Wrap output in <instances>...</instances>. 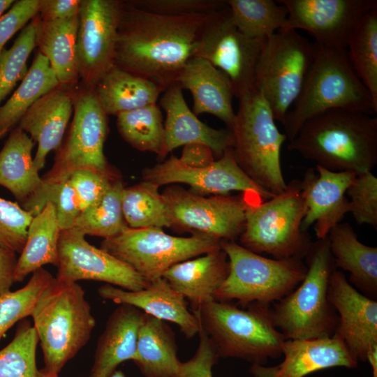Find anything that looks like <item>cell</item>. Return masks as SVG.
<instances>
[{"label": "cell", "instance_id": "1", "mask_svg": "<svg viewBox=\"0 0 377 377\" xmlns=\"http://www.w3.org/2000/svg\"><path fill=\"white\" fill-rule=\"evenodd\" d=\"M214 13L163 15L121 0L114 66L154 82L164 91L195 57Z\"/></svg>", "mask_w": 377, "mask_h": 377}, {"label": "cell", "instance_id": "2", "mask_svg": "<svg viewBox=\"0 0 377 377\" xmlns=\"http://www.w3.org/2000/svg\"><path fill=\"white\" fill-rule=\"evenodd\" d=\"M287 148L331 171L372 172L377 165V117L345 109L325 111L305 121Z\"/></svg>", "mask_w": 377, "mask_h": 377}, {"label": "cell", "instance_id": "3", "mask_svg": "<svg viewBox=\"0 0 377 377\" xmlns=\"http://www.w3.org/2000/svg\"><path fill=\"white\" fill-rule=\"evenodd\" d=\"M313 59L302 89L282 125L292 140L303 124L325 111L345 109L376 114L371 94L357 77L346 50L314 42Z\"/></svg>", "mask_w": 377, "mask_h": 377}, {"label": "cell", "instance_id": "4", "mask_svg": "<svg viewBox=\"0 0 377 377\" xmlns=\"http://www.w3.org/2000/svg\"><path fill=\"white\" fill-rule=\"evenodd\" d=\"M31 316L43 354V369L57 375L87 344L96 325L82 286L57 278L41 293Z\"/></svg>", "mask_w": 377, "mask_h": 377}, {"label": "cell", "instance_id": "5", "mask_svg": "<svg viewBox=\"0 0 377 377\" xmlns=\"http://www.w3.org/2000/svg\"><path fill=\"white\" fill-rule=\"evenodd\" d=\"M246 309L229 301L213 300L193 313L219 357L262 364L282 355L286 340L274 325L269 305L251 303Z\"/></svg>", "mask_w": 377, "mask_h": 377}, {"label": "cell", "instance_id": "6", "mask_svg": "<svg viewBox=\"0 0 377 377\" xmlns=\"http://www.w3.org/2000/svg\"><path fill=\"white\" fill-rule=\"evenodd\" d=\"M304 214L300 179H293L281 193L267 200L247 194L239 244L274 259H303L313 243L309 232L302 228Z\"/></svg>", "mask_w": 377, "mask_h": 377}, {"label": "cell", "instance_id": "7", "mask_svg": "<svg viewBox=\"0 0 377 377\" xmlns=\"http://www.w3.org/2000/svg\"><path fill=\"white\" fill-rule=\"evenodd\" d=\"M305 258L304 279L271 308L274 325L286 340L331 337L338 327V315L328 299L330 279L337 268L327 237L313 242Z\"/></svg>", "mask_w": 377, "mask_h": 377}, {"label": "cell", "instance_id": "8", "mask_svg": "<svg viewBox=\"0 0 377 377\" xmlns=\"http://www.w3.org/2000/svg\"><path fill=\"white\" fill-rule=\"evenodd\" d=\"M230 129L233 151L243 171L258 186L276 195L286 187L281 164V149L287 140L280 132L273 113L255 89L239 98Z\"/></svg>", "mask_w": 377, "mask_h": 377}, {"label": "cell", "instance_id": "9", "mask_svg": "<svg viewBox=\"0 0 377 377\" xmlns=\"http://www.w3.org/2000/svg\"><path fill=\"white\" fill-rule=\"evenodd\" d=\"M220 246L227 255L229 273L215 292V300H235L242 307L253 302L269 305L290 294L307 271L303 259L267 258L235 241L222 240Z\"/></svg>", "mask_w": 377, "mask_h": 377}, {"label": "cell", "instance_id": "10", "mask_svg": "<svg viewBox=\"0 0 377 377\" xmlns=\"http://www.w3.org/2000/svg\"><path fill=\"white\" fill-rule=\"evenodd\" d=\"M313 59V45L297 30L283 28L263 42L253 87L283 123L299 96Z\"/></svg>", "mask_w": 377, "mask_h": 377}, {"label": "cell", "instance_id": "11", "mask_svg": "<svg viewBox=\"0 0 377 377\" xmlns=\"http://www.w3.org/2000/svg\"><path fill=\"white\" fill-rule=\"evenodd\" d=\"M220 242L201 234L181 237L168 235L161 228L127 227L118 235L103 239L101 249L151 281L162 277L175 264L220 249Z\"/></svg>", "mask_w": 377, "mask_h": 377}, {"label": "cell", "instance_id": "12", "mask_svg": "<svg viewBox=\"0 0 377 377\" xmlns=\"http://www.w3.org/2000/svg\"><path fill=\"white\" fill-rule=\"evenodd\" d=\"M108 132V115L94 89L79 83L67 135L55 151L54 163L42 177L43 182L52 184L66 180L73 172L80 170L116 175L103 151Z\"/></svg>", "mask_w": 377, "mask_h": 377}, {"label": "cell", "instance_id": "13", "mask_svg": "<svg viewBox=\"0 0 377 377\" xmlns=\"http://www.w3.org/2000/svg\"><path fill=\"white\" fill-rule=\"evenodd\" d=\"M264 40L242 34L234 24L227 5L207 22L195 57L207 60L225 73L239 99L254 89V71Z\"/></svg>", "mask_w": 377, "mask_h": 377}, {"label": "cell", "instance_id": "14", "mask_svg": "<svg viewBox=\"0 0 377 377\" xmlns=\"http://www.w3.org/2000/svg\"><path fill=\"white\" fill-rule=\"evenodd\" d=\"M161 194L169 208L173 226L220 241L235 242L243 232L246 193L205 197L173 186Z\"/></svg>", "mask_w": 377, "mask_h": 377}, {"label": "cell", "instance_id": "15", "mask_svg": "<svg viewBox=\"0 0 377 377\" xmlns=\"http://www.w3.org/2000/svg\"><path fill=\"white\" fill-rule=\"evenodd\" d=\"M121 0H82L77 35L80 84L94 89L114 66Z\"/></svg>", "mask_w": 377, "mask_h": 377}, {"label": "cell", "instance_id": "16", "mask_svg": "<svg viewBox=\"0 0 377 377\" xmlns=\"http://www.w3.org/2000/svg\"><path fill=\"white\" fill-rule=\"evenodd\" d=\"M143 179L158 186L183 183L191 191L203 195H229L231 191L258 195L267 200L274 195L254 182L239 165L232 147L216 161L202 167L190 166L172 155L168 160L143 170Z\"/></svg>", "mask_w": 377, "mask_h": 377}, {"label": "cell", "instance_id": "17", "mask_svg": "<svg viewBox=\"0 0 377 377\" xmlns=\"http://www.w3.org/2000/svg\"><path fill=\"white\" fill-rule=\"evenodd\" d=\"M84 236L73 228L61 230L57 279L72 282L103 281L130 291L147 286L149 281L127 264L90 244Z\"/></svg>", "mask_w": 377, "mask_h": 377}, {"label": "cell", "instance_id": "18", "mask_svg": "<svg viewBox=\"0 0 377 377\" xmlns=\"http://www.w3.org/2000/svg\"><path fill=\"white\" fill-rule=\"evenodd\" d=\"M288 10L286 28L304 30L315 42L346 50L362 17L377 7L376 0H277Z\"/></svg>", "mask_w": 377, "mask_h": 377}, {"label": "cell", "instance_id": "19", "mask_svg": "<svg viewBox=\"0 0 377 377\" xmlns=\"http://www.w3.org/2000/svg\"><path fill=\"white\" fill-rule=\"evenodd\" d=\"M328 299L339 318L335 332L357 362L366 361L368 352L377 346L376 300L358 291L337 269L330 279Z\"/></svg>", "mask_w": 377, "mask_h": 377}, {"label": "cell", "instance_id": "20", "mask_svg": "<svg viewBox=\"0 0 377 377\" xmlns=\"http://www.w3.org/2000/svg\"><path fill=\"white\" fill-rule=\"evenodd\" d=\"M357 175L350 171L335 172L316 165L309 168L301 180V195L305 214L302 228L313 225L318 239L327 237L330 230L349 213L346 191Z\"/></svg>", "mask_w": 377, "mask_h": 377}, {"label": "cell", "instance_id": "21", "mask_svg": "<svg viewBox=\"0 0 377 377\" xmlns=\"http://www.w3.org/2000/svg\"><path fill=\"white\" fill-rule=\"evenodd\" d=\"M77 86L59 84L38 98L17 126L38 144L34 161L38 170L44 168L48 154L56 151L64 140Z\"/></svg>", "mask_w": 377, "mask_h": 377}, {"label": "cell", "instance_id": "22", "mask_svg": "<svg viewBox=\"0 0 377 377\" xmlns=\"http://www.w3.org/2000/svg\"><path fill=\"white\" fill-rule=\"evenodd\" d=\"M163 92L160 103L166 113L165 156L179 147L198 144L207 146L220 158L227 149L233 147L231 131L213 128L202 122L188 107L178 84H172Z\"/></svg>", "mask_w": 377, "mask_h": 377}, {"label": "cell", "instance_id": "23", "mask_svg": "<svg viewBox=\"0 0 377 377\" xmlns=\"http://www.w3.org/2000/svg\"><path fill=\"white\" fill-rule=\"evenodd\" d=\"M98 293L103 299L135 306L148 315L176 324L187 339L199 332L198 319L188 310L187 301L163 277L149 281L146 288L138 291L105 284L98 288Z\"/></svg>", "mask_w": 377, "mask_h": 377}, {"label": "cell", "instance_id": "24", "mask_svg": "<svg viewBox=\"0 0 377 377\" xmlns=\"http://www.w3.org/2000/svg\"><path fill=\"white\" fill-rule=\"evenodd\" d=\"M176 83L193 96V112L212 114L224 122L229 130L234 123V96L229 78L207 60L192 57L184 66Z\"/></svg>", "mask_w": 377, "mask_h": 377}, {"label": "cell", "instance_id": "25", "mask_svg": "<svg viewBox=\"0 0 377 377\" xmlns=\"http://www.w3.org/2000/svg\"><path fill=\"white\" fill-rule=\"evenodd\" d=\"M229 262L221 248L202 256L175 264L162 277L188 301L193 311L214 300V293L226 279Z\"/></svg>", "mask_w": 377, "mask_h": 377}, {"label": "cell", "instance_id": "26", "mask_svg": "<svg viewBox=\"0 0 377 377\" xmlns=\"http://www.w3.org/2000/svg\"><path fill=\"white\" fill-rule=\"evenodd\" d=\"M145 316L140 309L125 304L112 312L98 338L91 375L109 376L120 364L134 359Z\"/></svg>", "mask_w": 377, "mask_h": 377}, {"label": "cell", "instance_id": "27", "mask_svg": "<svg viewBox=\"0 0 377 377\" xmlns=\"http://www.w3.org/2000/svg\"><path fill=\"white\" fill-rule=\"evenodd\" d=\"M282 354L284 360L276 367V377H304L332 367L352 369L357 365V361L337 332L331 337L287 339Z\"/></svg>", "mask_w": 377, "mask_h": 377}, {"label": "cell", "instance_id": "28", "mask_svg": "<svg viewBox=\"0 0 377 377\" xmlns=\"http://www.w3.org/2000/svg\"><path fill=\"white\" fill-rule=\"evenodd\" d=\"M336 268L349 273V281L363 295H377V248L362 243L347 222L334 226L327 236Z\"/></svg>", "mask_w": 377, "mask_h": 377}, {"label": "cell", "instance_id": "29", "mask_svg": "<svg viewBox=\"0 0 377 377\" xmlns=\"http://www.w3.org/2000/svg\"><path fill=\"white\" fill-rule=\"evenodd\" d=\"M78 24V15L57 20H43L39 17L36 47L48 59L61 84L75 87L80 83L76 48Z\"/></svg>", "mask_w": 377, "mask_h": 377}, {"label": "cell", "instance_id": "30", "mask_svg": "<svg viewBox=\"0 0 377 377\" xmlns=\"http://www.w3.org/2000/svg\"><path fill=\"white\" fill-rule=\"evenodd\" d=\"M34 146L29 135L16 126L0 151V185L10 191L20 206L43 184L32 158Z\"/></svg>", "mask_w": 377, "mask_h": 377}, {"label": "cell", "instance_id": "31", "mask_svg": "<svg viewBox=\"0 0 377 377\" xmlns=\"http://www.w3.org/2000/svg\"><path fill=\"white\" fill-rule=\"evenodd\" d=\"M133 361L146 377H178L175 334L165 321L145 313Z\"/></svg>", "mask_w": 377, "mask_h": 377}, {"label": "cell", "instance_id": "32", "mask_svg": "<svg viewBox=\"0 0 377 377\" xmlns=\"http://www.w3.org/2000/svg\"><path fill=\"white\" fill-rule=\"evenodd\" d=\"M105 114H119L156 104L163 90L154 82L114 66L93 89Z\"/></svg>", "mask_w": 377, "mask_h": 377}, {"label": "cell", "instance_id": "33", "mask_svg": "<svg viewBox=\"0 0 377 377\" xmlns=\"http://www.w3.org/2000/svg\"><path fill=\"white\" fill-rule=\"evenodd\" d=\"M60 232L55 207L47 202L34 216L29 226L26 242L17 259L15 282L22 281L27 275L45 265L57 266Z\"/></svg>", "mask_w": 377, "mask_h": 377}, {"label": "cell", "instance_id": "34", "mask_svg": "<svg viewBox=\"0 0 377 377\" xmlns=\"http://www.w3.org/2000/svg\"><path fill=\"white\" fill-rule=\"evenodd\" d=\"M59 84L48 59L38 51L19 87L0 107V139L17 126L38 98Z\"/></svg>", "mask_w": 377, "mask_h": 377}, {"label": "cell", "instance_id": "35", "mask_svg": "<svg viewBox=\"0 0 377 377\" xmlns=\"http://www.w3.org/2000/svg\"><path fill=\"white\" fill-rule=\"evenodd\" d=\"M157 185L147 181L124 188L122 211L127 226L131 228L172 227L169 208L158 192Z\"/></svg>", "mask_w": 377, "mask_h": 377}, {"label": "cell", "instance_id": "36", "mask_svg": "<svg viewBox=\"0 0 377 377\" xmlns=\"http://www.w3.org/2000/svg\"><path fill=\"white\" fill-rule=\"evenodd\" d=\"M232 21L246 36L265 40L286 28V8L273 0H227Z\"/></svg>", "mask_w": 377, "mask_h": 377}, {"label": "cell", "instance_id": "37", "mask_svg": "<svg viewBox=\"0 0 377 377\" xmlns=\"http://www.w3.org/2000/svg\"><path fill=\"white\" fill-rule=\"evenodd\" d=\"M117 126L123 139L135 149L165 155V128L156 104L119 114Z\"/></svg>", "mask_w": 377, "mask_h": 377}, {"label": "cell", "instance_id": "38", "mask_svg": "<svg viewBox=\"0 0 377 377\" xmlns=\"http://www.w3.org/2000/svg\"><path fill=\"white\" fill-rule=\"evenodd\" d=\"M346 48L355 72L377 107V7L367 12L358 22Z\"/></svg>", "mask_w": 377, "mask_h": 377}, {"label": "cell", "instance_id": "39", "mask_svg": "<svg viewBox=\"0 0 377 377\" xmlns=\"http://www.w3.org/2000/svg\"><path fill=\"white\" fill-rule=\"evenodd\" d=\"M124 188L119 177L116 179L98 202L80 212L73 228L84 235L108 239L128 227L122 211Z\"/></svg>", "mask_w": 377, "mask_h": 377}, {"label": "cell", "instance_id": "40", "mask_svg": "<svg viewBox=\"0 0 377 377\" xmlns=\"http://www.w3.org/2000/svg\"><path fill=\"white\" fill-rule=\"evenodd\" d=\"M38 343L34 325L23 319L11 341L0 350V377H38Z\"/></svg>", "mask_w": 377, "mask_h": 377}, {"label": "cell", "instance_id": "41", "mask_svg": "<svg viewBox=\"0 0 377 377\" xmlns=\"http://www.w3.org/2000/svg\"><path fill=\"white\" fill-rule=\"evenodd\" d=\"M53 279L47 270L40 267L24 286L0 297V339L15 323L31 316L38 297Z\"/></svg>", "mask_w": 377, "mask_h": 377}, {"label": "cell", "instance_id": "42", "mask_svg": "<svg viewBox=\"0 0 377 377\" xmlns=\"http://www.w3.org/2000/svg\"><path fill=\"white\" fill-rule=\"evenodd\" d=\"M39 15L34 17L22 30L14 43L0 54V103L25 77L28 58L36 47V32Z\"/></svg>", "mask_w": 377, "mask_h": 377}, {"label": "cell", "instance_id": "43", "mask_svg": "<svg viewBox=\"0 0 377 377\" xmlns=\"http://www.w3.org/2000/svg\"><path fill=\"white\" fill-rule=\"evenodd\" d=\"M47 202L55 207L61 230L73 228L81 211L68 179L52 184L43 183L40 190L21 207L34 216Z\"/></svg>", "mask_w": 377, "mask_h": 377}, {"label": "cell", "instance_id": "44", "mask_svg": "<svg viewBox=\"0 0 377 377\" xmlns=\"http://www.w3.org/2000/svg\"><path fill=\"white\" fill-rule=\"evenodd\" d=\"M349 213L358 225L377 229V177L372 172L357 175L347 189Z\"/></svg>", "mask_w": 377, "mask_h": 377}, {"label": "cell", "instance_id": "45", "mask_svg": "<svg viewBox=\"0 0 377 377\" xmlns=\"http://www.w3.org/2000/svg\"><path fill=\"white\" fill-rule=\"evenodd\" d=\"M199 345L194 355L181 362L178 377H213L212 367L219 357L216 346L207 333L200 327ZM251 371L256 377H276V368L253 364Z\"/></svg>", "mask_w": 377, "mask_h": 377}, {"label": "cell", "instance_id": "46", "mask_svg": "<svg viewBox=\"0 0 377 377\" xmlns=\"http://www.w3.org/2000/svg\"><path fill=\"white\" fill-rule=\"evenodd\" d=\"M33 217L17 202L0 198V245L20 253Z\"/></svg>", "mask_w": 377, "mask_h": 377}, {"label": "cell", "instance_id": "47", "mask_svg": "<svg viewBox=\"0 0 377 377\" xmlns=\"http://www.w3.org/2000/svg\"><path fill=\"white\" fill-rule=\"evenodd\" d=\"M140 9L168 16L208 15L227 6L224 0H127Z\"/></svg>", "mask_w": 377, "mask_h": 377}, {"label": "cell", "instance_id": "48", "mask_svg": "<svg viewBox=\"0 0 377 377\" xmlns=\"http://www.w3.org/2000/svg\"><path fill=\"white\" fill-rule=\"evenodd\" d=\"M117 178V175L80 170L73 172L68 179L76 195L80 209L82 212L98 202Z\"/></svg>", "mask_w": 377, "mask_h": 377}, {"label": "cell", "instance_id": "49", "mask_svg": "<svg viewBox=\"0 0 377 377\" xmlns=\"http://www.w3.org/2000/svg\"><path fill=\"white\" fill-rule=\"evenodd\" d=\"M39 1H15L0 17V54L6 43L38 15Z\"/></svg>", "mask_w": 377, "mask_h": 377}, {"label": "cell", "instance_id": "50", "mask_svg": "<svg viewBox=\"0 0 377 377\" xmlns=\"http://www.w3.org/2000/svg\"><path fill=\"white\" fill-rule=\"evenodd\" d=\"M82 0H40L38 15L43 20H64L78 15Z\"/></svg>", "mask_w": 377, "mask_h": 377}, {"label": "cell", "instance_id": "51", "mask_svg": "<svg viewBox=\"0 0 377 377\" xmlns=\"http://www.w3.org/2000/svg\"><path fill=\"white\" fill-rule=\"evenodd\" d=\"M17 264L16 252L0 245V297L10 292Z\"/></svg>", "mask_w": 377, "mask_h": 377}, {"label": "cell", "instance_id": "52", "mask_svg": "<svg viewBox=\"0 0 377 377\" xmlns=\"http://www.w3.org/2000/svg\"><path fill=\"white\" fill-rule=\"evenodd\" d=\"M179 158L184 163L193 167L205 166L214 161L212 150L207 146L198 144L184 146L182 155Z\"/></svg>", "mask_w": 377, "mask_h": 377}, {"label": "cell", "instance_id": "53", "mask_svg": "<svg viewBox=\"0 0 377 377\" xmlns=\"http://www.w3.org/2000/svg\"><path fill=\"white\" fill-rule=\"evenodd\" d=\"M367 360L369 361L372 367L373 377H377V346L374 347L368 352Z\"/></svg>", "mask_w": 377, "mask_h": 377}, {"label": "cell", "instance_id": "54", "mask_svg": "<svg viewBox=\"0 0 377 377\" xmlns=\"http://www.w3.org/2000/svg\"><path fill=\"white\" fill-rule=\"evenodd\" d=\"M15 0H0V17L15 3Z\"/></svg>", "mask_w": 377, "mask_h": 377}, {"label": "cell", "instance_id": "55", "mask_svg": "<svg viewBox=\"0 0 377 377\" xmlns=\"http://www.w3.org/2000/svg\"><path fill=\"white\" fill-rule=\"evenodd\" d=\"M87 377H126L123 371L121 370H116L114 372H113L112 374L109 376H94L90 375Z\"/></svg>", "mask_w": 377, "mask_h": 377}, {"label": "cell", "instance_id": "56", "mask_svg": "<svg viewBox=\"0 0 377 377\" xmlns=\"http://www.w3.org/2000/svg\"><path fill=\"white\" fill-rule=\"evenodd\" d=\"M38 377H59V376L57 374H53L46 372L42 369H39Z\"/></svg>", "mask_w": 377, "mask_h": 377}]
</instances>
